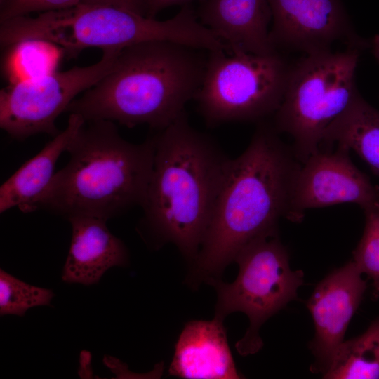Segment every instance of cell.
<instances>
[{"label":"cell","instance_id":"cell-9","mask_svg":"<svg viewBox=\"0 0 379 379\" xmlns=\"http://www.w3.org/2000/svg\"><path fill=\"white\" fill-rule=\"evenodd\" d=\"M120 51H102L100 60L89 66L8 84L0 91L1 128L18 140L39 133L56 136L61 131L55 126L57 118L110 71Z\"/></svg>","mask_w":379,"mask_h":379},{"label":"cell","instance_id":"cell-14","mask_svg":"<svg viewBox=\"0 0 379 379\" xmlns=\"http://www.w3.org/2000/svg\"><path fill=\"white\" fill-rule=\"evenodd\" d=\"M223 320L187 322L175 344L171 376L187 379H239Z\"/></svg>","mask_w":379,"mask_h":379},{"label":"cell","instance_id":"cell-23","mask_svg":"<svg viewBox=\"0 0 379 379\" xmlns=\"http://www.w3.org/2000/svg\"><path fill=\"white\" fill-rule=\"evenodd\" d=\"M83 3L112 6L146 16V0H84Z\"/></svg>","mask_w":379,"mask_h":379},{"label":"cell","instance_id":"cell-1","mask_svg":"<svg viewBox=\"0 0 379 379\" xmlns=\"http://www.w3.org/2000/svg\"><path fill=\"white\" fill-rule=\"evenodd\" d=\"M273 125L260 121L246 150L232 159L188 281L220 280L225 268L253 239L278 231L290 218L301 163Z\"/></svg>","mask_w":379,"mask_h":379},{"label":"cell","instance_id":"cell-4","mask_svg":"<svg viewBox=\"0 0 379 379\" xmlns=\"http://www.w3.org/2000/svg\"><path fill=\"white\" fill-rule=\"evenodd\" d=\"M66 152L67 164L22 212L107 220L142 206L154 161L152 137L135 144L120 135L113 121H85Z\"/></svg>","mask_w":379,"mask_h":379},{"label":"cell","instance_id":"cell-12","mask_svg":"<svg viewBox=\"0 0 379 379\" xmlns=\"http://www.w3.org/2000/svg\"><path fill=\"white\" fill-rule=\"evenodd\" d=\"M352 260L334 270L315 287L307 302L314 335L308 346L314 357L310 370L322 375L328 369L348 325L360 305L367 281Z\"/></svg>","mask_w":379,"mask_h":379},{"label":"cell","instance_id":"cell-18","mask_svg":"<svg viewBox=\"0 0 379 379\" xmlns=\"http://www.w3.org/2000/svg\"><path fill=\"white\" fill-rule=\"evenodd\" d=\"M322 376L328 379H379V316L364 333L340 344Z\"/></svg>","mask_w":379,"mask_h":379},{"label":"cell","instance_id":"cell-8","mask_svg":"<svg viewBox=\"0 0 379 379\" xmlns=\"http://www.w3.org/2000/svg\"><path fill=\"white\" fill-rule=\"evenodd\" d=\"M208 51L195 97L206 124L262 121L274 115L285 92L291 65L279 51L267 55Z\"/></svg>","mask_w":379,"mask_h":379},{"label":"cell","instance_id":"cell-2","mask_svg":"<svg viewBox=\"0 0 379 379\" xmlns=\"http://www.w3.org/2000/svg\"><path fill=\"white\" fill-rule=\"evenodd\" d=\"M152 137L154 161L141 224L156 246L173 243L192 262L232 159L190 124L186 112Z\"/></svg>","mask_w":379,"mask_h":379},{"label":"cell","instance_id":"cell-19","mask_svg":"<svg viewBox=\"0 0 379 379\" xmlns=\"http://www.w3.org/2000/svg\"><path fill=\"white\" fill-rule=\"evenodd\" d=\"M6 48L2 67L8 84L55 72L65 57L60 47L40 39L21 41Z\"/></svg>","mask_w":379,"mask_h":379},{"label":"cell","instance_id":"cell-10","mask_svg":"<svg viewBox=\"0 0 379 379\" xmlns=\"http://www.w3.org/2000/svg\"><path fill=\"white\" fill-rule=\"evenodd\" d=\"M272 46L308 55L332 50L335 42L361 51L370 41L354 29L342 0H268Z\"/></svg>","mask_w":379,"mask_h":379},{"label":"cell","instance_id":"cell-7","mask_svg":"<svg viewBox=\"0 0 379 379\" xmlns=\"http://www.w3.org/2000/svg\"><path fill=\"white\" fill-rule=\"evenodd\" d=\"M237 279L231 284L218 280L215 317L222 320L232 312H241L250 324L244 336L236 344L239 354L258 352L263 343L261 326L288 302L298 299V290L303 284L304 272L292 270L287 249L281 244L278 231L262 235L246 245L237 255Z\"/></svg>","mask_w":379,"mask_h":379},{"label":"cell","instance_id":"cell-3","mask_svg":"<svg viewBox=\"0 0 379 379\" xmlns=\"http://www.w3.org/2000/svg\"><path fill=\"white\" fill-rule=\"evenodd\" d=\"M192 46L149 41L121 49L110 71L67 109L85 121L161 130L185 112L204 79L207 56Z\"/></svg>","mask_w":379,"mask_h":379},{"label":"cell","instance_id":"cell-13","mask_svg":"<svg viewBox=\"0 0 379 379\" xmlns=\"http://www.w3.org/2000/svg\"><path fill=\"white\" fill-rule=\"evenodd\" d=\"M198 19L226 45L230 53L277 52L270 39L268 0H202Z\"/></svg>","mask_w":379,"mask_h":379},{"label":"cell","instance_id":"cell-11","mask_svg":"<svg viewBox=\"0 0 379 379\" xmlns=\"http://www.w3.org/2000/svg\"><path fill=\"white\" fill-rule=\"evenodd\" d=\"M350 149H319L312 154L296 174L289 220L301 222L305 211L351 203L363 210L379 205V187L352 161Z\"/></svg>","mask_w":379,"mask_h":379},{"label":"cell","instance_id":"cell-22","mask_svg":"<svg viewBox=\"0 0 379 379\" xmlns=\"http://www.w3.org/2000/svg\"><path fill=\"white\" fill-rule=\"evenodd\" d=\"M84 0H0V22L32 13H44L74 7Z\"/></svg>","mask_w":379,"mask_h":379},{"label":"cell","instance_id":"cell-16","mask_svg":"<svg viewBox=\"0 0 379 379\" xmlns=\"http://www.w3.org/2000/svg\"><path fill=\"white\" fill-rule=\"evenodd\" d=\"M82 117L69 114L67 125L34 157L27 161L0 187V213L18 207L20 211L47 187L55 175V166L80 127Z\"/></svg>","mask_w":379,"mask_h":379},{"label":"cell","instance_id":"cell-20","mask_svg":"<svg viewBox=\"0 0 379 379\" xmlns=\"http://www.w3.org/2000/svg\"><path fill=\"white\" fill-rule=\"evenodd\" d=\"M52 290L27 284L1 269L0 314L24 316L34 307L49 305Z\"/></svg>","mask_w":379,"mask_h":379},{"label":"cell","instance_id":"cell-21","mask_svg":"<svg viewBox=\"0 0 379 379\" xmlns=\"http://www.w3.org/2000/svg\"><path fill=\"white\" fill-rule=\"evenodd\" d=\"M365 225L352 261L372 281V299L379 300V205L363 210Z\"/></svg>","mask_w":379,"mask_h":379},{"label":"cell","instance_id":"cell-17","mask_svg":"<svg viewBox=\"0 0 379 379\" xmlns=\"http://www.w3.org/2000/svg\"><path fill=\"white\" fill-rule=\"evenodd\" d=\"M345 147L379 175V110L359 94L326 130L319 149Z\"/></svg>","mask_w":379,"mask_h":379},{"label":"cell","instance_id":"cell-5","mask_svg":"<svg viewBox=\"0 0 379 379\" xmlns=\"http://www.w3.org/2000/svg\"><path fill=\"white\" fill-rule=\"evenodd\" d=\"M27 39L54 44L67 58L88 48L121 50L149 41H169L199 49H208L215 43L214 34L199 22L189 4L166 20L112 6L81 3L0 22L1 48Z\"/></svg>","mask_w":379,"mask_h":379},{"label":"cell","instance_id":"cell-25","mask_svg":"<svg viewBox=\"0 0 379 379\" xmlns=\"http://www.w3.org/2000/svg\"><path fill=\"white\" fill-rule=\"evenodd\" d=\"M371 53L373 54L374 58L379 63V34H375L370 40V47H369Z\"/></svg>","mask_w":379,"mask_h":379},{"label":"cell","instance_id":"cell-6","mask_svg":"<svg viewBox=\"0 0 379 379\" xmlns=\"http://www.w3.org/2000/svg\"><path fill=\"white\" fill-rule=\"evenodd\" d=\"M361 53L352 48L321 51L291 65L272 125L292 137L301 164L319 150L326 130L360 94L355 74Z\"/></svg>","mask_w":379,"mask_h":379},{"label":"cell","instance_id":"cell-24","mask_svg":"<svg viewBox=\"0 0 379 379\" xmlns=\"http://www.w3.org/2000/svg\"><path fill=\"white\" fill-rule=\"evenodd\" d=\"M192 1L194 0H146V16L154 18L159 11L166 8L175 5L184 6Z\"/></svg>","mask_w":379,"mask_h":379},{"label":"cell","instance_id":"cell-15","mask_svg":"<svg viewBox=\"0 0 379 379\" xmlns=\"http://www.w3.org/2000/svg\"><path fill=\"white\" fill-rule=\"evenodd\" d=\"M67 220L72 226V239L62 274L64 281L92 285L110 268L127 264V248L109 230L107 220L90 216H74Z\"/></svg>","mask_w":379,"mask_h":379}]
</instances>
